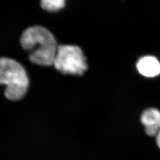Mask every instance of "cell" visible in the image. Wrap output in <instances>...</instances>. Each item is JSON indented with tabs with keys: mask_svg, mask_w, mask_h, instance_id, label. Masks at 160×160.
Returning <instances> with one entry per match:
<instances>
[{
	"mask_svg": "<svg viewBox=\"0 0 160 160\" xmlns=\"http://www.w3.org/2000/svg\"><path fill=\"white\" fill-rule=\"evenodd\" d=\"M53 65L64 74L81 75L87 69L83 52L78 46L74 45L58 46Z\"/></svg>",
	"mask_w": 160,
	"mask_h": 160,
	"instance_id": "3",
	"label": "cell"
},
{
	"mask_svg": "<svg viewBox=\"0 0 160 160\" xmlns=\"http://www.w3.org/2000/svg\"><path fill=\"white\" fill-rule=\"evenodd\" d=\"M66 0H40L42 7L48 12H57L62 9Z\"/></svg>",
	"mask_w": 160,
	"mask_h": 160,
	"instance_id": "6",
	"label": "cell"
},
{
	"mask_svg": "<svg viewBox=\"0 0 160 160\" xmlns=\"http://www.w3.org/2000/svg\"><path fill=\"white\" fill-rule=\"evenodd\" d=\"M141 120L147 134L156 137L160 131V111L155 108H148L142 113Z\"/></svg>",
	"mask_w": 160,
	"mask_h": 160,
	"instance_id": "4",
	"label": "cell"
},
{
	"mask_svg": "<svg viewBox=\"0 0 160 160\" xmlns=\"http://www.w3.org/2000/svg\"><path fill=\"white\" fill-rule=\"evenodd\" d=\"M0 84L6 86L5 96L10 100L22 98L26 93L29 81L21 64L7 58H0Z\"/></svg>",
	"mask_w": 160,
	"mask_h": 160,
	"instance_id": "2",
	"label": "cell"
},
{
	"mask_svg": "<svg viewBox=\"0 0 160 160\" xmlns=\"http://www.w3.org/2000/svg\"><path fill=\"white\" fill-rule=\"evenodd\" d=\"M20 42L23 49L29 52L31 62L42 66L53 65L58 46L49 30L38 26L30 27L23 32Z\"/></svg>",
	"mask_w": 160,
	"mask_h": 160,
	"instance_id": "1",
	"label": "cell"
},
{
	"mask_svg": "<svg viewBox=\"0 0 160 160\" xmlns=\"http://www.w3.org/2000/svg\"><path fill=\"white\" fill-rule=\"evenodd\" d=\"M156 142L157 144V146L160 149V131L156 136Z\"/></svg>",
	"mask_w": 160,
	"mask_h": 160,
	"instance_id": "7",
	"label": "cell"
},
{
	"mask_svg": "<svg viewBox=\"0 0 160 160\" xmlns=\"http://www.w3.org/2000/svg\"><path fill=\"white\" fill-rule=\"evenodd\" d=\"M139 72L144 77L153 78L160 74V62L154 56L141 58L137 63Z\"/></svg>",
	"mask_w": 160,
	"mask_h": 160,
	"instance_id": "5",
	"label": "cell"
}]
</instances>
